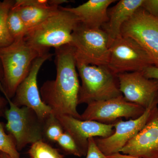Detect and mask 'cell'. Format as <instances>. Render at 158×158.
<instances>
[{
  "mask_svg": "<svg viewBox=\"0 0 158 158\" xmlns=\"http://www.w3.org/2000/svg\"><path fill=\"white\" fill-rule=\"evenodd\" d=\"M56 76L40 88L42 101L56 115H66L81 119L77 110L80 85L73 48L68 44L55 48Z\"/></svg>",
  "mask_w": 158,
  "mask_h": 158,
  "instance_id": "cell-1",
  "label": "cell"
},
{
  "mask_svg": "<svg viewBox=\"0 0 158 158\" xmlns=\"http://www.w3.org/2000/svg\"><path fill=\"white\" fill-rule=\"evenodd\" d=\"M45 53L27 43L24 38L0 48L3 69V80L0 83L1 93L11 99L13 98L18 87L28 75L34 60Z\"/></svg>",
  "mask_w": 158,
  "mask_h": 158,
  "instance_id": "cell-2",
  "label": "cell"
},
{
  "mask_svg": "<svg viewBox=\"0 0 158 158\" xmlns=\"http://www.w3.org/2000/svg\"><path fill=\"white\" fill-rule=\"evenodd\" d=\"M80 23L78 18L60 6L58 11L39 25L29 30L24 40L43 53L69 44L73 32Z\"/></svg>",
  "mask_w": 158,
  "mask_h": 158,
  "instance_id": "cell-3",
  "label": "cell"
},
{
  "mask_svg": "<svg viewBox=\"0 0 158 158\" xmlns=\"http://www.w3.org/2000/svg\"><path fill=\"white\" fill-rule=\"evenodd\" d=\"M77 70L81 80L78 104H89L123 95L117 75L107 65H95L77 61Z\"/></svg>",
  "mask_w": 158,
  "mask_h": 158,
  "instance_id": "cell-4",
  "label": "cell"
},
{
  "mask_svg": "<svg viewBox=\"0 0 158 158\" xmlns=\"http://www.w3.org/2000/svg\"><path fill=\"white\" fill-rule=\"evenodd\" d=\"M108 67L115 74L143 71L149 66L158 67L155 59L135 40L121 36L111 44Z\"/></svg>",
  "mask_w": 158,
  "mask_h": 158,
  "instance_id": "cell-5",
  "label": "cell"
},
{
  "mask_svg": "<svg viewBox=\"0 0 158 158\" xmlns=\"http://www.w3.org/2000/svg\"><path fill=\"white\" fill-rule=\"evenodd\" d=\"M3 94L9 106L5 113L7 121L6 128L14 138L17 150L20 151L27 144L44 141V122L34 110L27 107L17 106L11 99Z\"/></svg>",
  "mask_w": 158,
  "mask_h": 158,
  "instance_id": "cell-6",
  "label": "cell"
},
{
  "mask_svg": "<svg viewBox=\"0 0 158 158\" xmlns=\"http://www.w3.org/2000/svg\"><path fill=\"white\" fill-rule=\"evenodd\" d=\"M107 34L102 28L90 29L79 23L72 34L70 44L77 61L95 65H107L110 56Z\"/></svg>",
  "mask_w": 158,
  "mask_h": 158,
  "instance_id": "cell-7",
  "label": "cell"
},
{
  "mask_svg": "<svg viewBox=\"0 0 158 158\" xmlns=\"http://www.w3.org/2000/svg\"><path fill=\"white\" fill-rule=\"evenodd\" d=\"M145 110L139 105L127 101L121 95L107 100L90 103L81 114L80 120L114 124L123 117L131 119L138 118Z\"/></svg>",
  "mask_w": 158,
  "mask_h": 158,
  "instance_id": "cell-8",
  "label": "cell"
},
{
  "mask_svg": "<svg viewBox=\"0 0 158 158\" xmlns=\"http://www.w3.org/2000/svg\"><path fill=\"white\" fill-rule=\"evenodd\" d=\"M52 56L53 54L48 52L34 60L28 75L18 86L11 100L17 106L27 107L34 110L38 118L43 122L52 111L42 101L37 86V75L44 63Z\"/></svg>",
  "mask_w": 158,
  "mask_h": 158,
  "instance_id": "cell-9",
  "label": "cell"
},
{
  "mask_svg": "<svg viewBox=\"0 0 158 158\" xmlns=\"http://www.w3.org/2000/svg\"><path fill=\"white\" fill-rule=\"evenodd\" d=\"M119 89L127 101L144 109L158 105V80L150 79L142 71L117 75Z\"/></svg>",
  "mask_w": 158,
  "mask_h": 158,
  "instance_id": "cell-10",
  "label": "cell"
},
{
  "mask_svg": "<svg viewBox=\"0 0 158 158\" xmlns=\"http://www.w3.org/2000/svg\"><path fill=\"white\" fill-rule=\"evenodd\" d=\"M121 36L139 43L155 59L158 66V17L140 8L122 26Z\"/></svg>",
  "mask_w": 158,
  "mask_h": 158,
  "instance_id": "cell-11",
  "label": "cell"
},
{
  "mask_svg": "<svg viewBox=\"0 0 158 158\" xmlns=\"http://www.w3.org/2000/svg\"><path fill=\"white\" fill-rule=\"evenodd\" d=\"M157 105L147 108L142 115L136 119L128 121L119 119L113 124L114 132L107 138L94 139L98 147L106 156L120 152L128 142L144 127L153 108Z\"/></svg>",
  "mask_w": 158,
  "mask_h": 158,
  "instance_id": "cell-12",
  "label": "cell"
},
{
  "mask_svg": "<svg viewBox=\"0 0 158 158\" xmlns=\"http://www.w3.org/2000/svg\"><path fill=\"white\" fill-rule=\"evenodd\" d=\"M64 131L74 139L83 156L88 151L89 138H107L114 132V125L106 124L92 120H81L69 115H56Z\"/></svg>",
  "mask_w": 158,
  "mask_h": 158,
  "instance_id": "cell-13",
  "label": "cell"
},
{
  "mask_svg": "<svg viewBox=\"0 0 158 158\" xmlns=\"http://www.w3.org/2000/svg\"><path fill=\"white\" fill-rule=\"evenodd\" d=\"M120 152L141 158H158V108H153L146 124Z\"/></svg>",
  "mask_w": 158,
  "mask_h": 158,
  "instance_id": "cell-14",
  "label": "cell"
},
{
  "mask_svg": "<svg viewBox=\"0 0 158 158\" xmlns=\"http://www.w3.org/2000/svg\"><path fill=\"white\" fill-rule=\"evenodd\" d=\"M143 2V0H121L108 10L109 20L102 27L107 34L109 48L121 37L122 26L141 8Z\"/></svg>",
  "mask_w": 158,
  "mask_h": 158,
  "instance_id": "cell-15",
  "label": "cell"
},
{
  "mask_svg": "<svg viewBox=\"0 0 158 158\" xmlns=\"http://www.w3.org/2000/svg\"><path fill=\"white\" fill-rule=\"evenodd\" d=\"M115 0H90L75 8H65L78 18L80 23L90 29H98L108 21V8Z\"/></svg>",
  "mask_w": 158,
  "mask_h": 158,
  "instance_id": "cell-16",
  "label": "cell"
},
{
  "mask_svg": "<svg viewBox=\"0 0 158 158\" xmlns=\"http://www.w3.org/2000/svg\"><path fill=\"white\" fill-rule=\"evenodd\" d=\"M60 6H52L45 8L14 5L12 9L17 11L29 31L55 14L58 11Z\"/></svg>",
  "mask_w": 158,
  "mask_h": 158,
  "instance_id": "cell-17",
  "label": "cell"
},
{
  "mask_svg": "<svg viewBox=\"0 0 158 158\" xmlns=\"http://www.w3.org/2000/svg\"><path fill=\"white\" fill-rule=\"evenodd\" d=\"M15 3L14 0L0 1V48L8 46L14 41L8 31L7 20Z\"/></svg>",
  "mask_w": 158,
  "mask_h": 158,
  "instance_id": "cell-18",
  "label": "cell"
},
{
  "mask_svg": "<svg viewBox=\"0 0 158 158\" xmlns=\"http://www.w3.org/2000/svg\"><path fill=\"white\" fill-rule=\"evenodd\" d=\"M8 31L14 40L24 38L28 31L17 11L11 8L7 20Z\"/></svg>",
  "mask_w": 158,
  "mask_h": 158,
  "instance_id": "cell-19",
  "label": "cell"
},
{
  "mask_svg": "<svg viewBox=\"0 0 158 158\" xmlns=\"http://www.w3.org/2000/svg\"><path fill=\"white\" fill-rule=\"evenodd\" d=\"M28 153L31 158H64L58 150L43 141L32 144Z\"/></svg>",
  "mask_w": 158,
  "mask_h": 158,
  "instance_id": "cell-20",
  "label": "cell"
},
{
  "mask_svg": "<svg viewBox=\"0 0 158 158\" xmlns=\"http://www.w3.org/2000/svg\"><path fill=\"white\" fill-rule=\"evenodd\" d=\"M64 131L56 115L52 113L44 121V138L51 142H56Z\"/></svg>",
  "mask_w": 158,
  "mask_h": 158,
  "instance_id": "cell-21",
  "label": "cell"
},
{
  "mask_svg": "<svg viewBox=\"0 0 158 158\" xmlns=\"http://www.w3.org/2000/svg\"><path fill=\"white\" fill-rule=\"evenodd\" d=\"M0 152L10 158H20L13 137L5 132L2 123L0 122Z\"/></svg>",
  "mask_w": 158,
  "mask_h": 158,
  "instance_id": "cell-22",
  "label": "cell"
},
{
  "mask_svg": "<svg viewBox=\"0 0 158 158\" xmlns=\"http://www.w3.org/2000/svg\"><path fill=\"white\" fill-rule=\"evenodd\" d=\"M56 142L59 147L66 153L80 157L83 156L73 138L68 133L64 131L58 138Z\"/></svg>",
  "mask_w": 158,
  "mask_h": 158,
  "instance_id": "cell-23",
  "label": "cell"
},
{
  "mask_svg": "<svg viewBox=\"0 0 158 158\" xmlns=\"http://www.w3.org/2000/svg\"><path fill=\"white\" fill-rule=\"evenodd\" d=\"M88 151L86 154V158H109L105 155L96 144L94 138L88 139Z\"/></svg>",
  "mask_w": 158,
  "mask_h": 158,
  "instance_id": "cell-24",
  "label": "cell"
},
{
  "mask_svg": "<svg viewBox=\"0 0 158 158\" xmlns=\"http://www.w3.org/2000/svg\"><path fill=\"white\" fill-rule=\"evenodd\" d=\"M15 6H29L40 8H49L52 7L50 0H16Z\"/></svg>",
  "mask_w": 158,
  "mask_h": 158,
  "instance_id": "cell-25",
  "label": "cell"
},
{
  "mask_svg": "<svg viewBox=\"0 0 158 158\" xmlns=\"http://www.w3.org/2000/svg\"><path fill=\"white\" fill-rule=\"evenodd\" d=\"M141 8L151 15L158 18V0H143Z\"/></svg>",
  "mask_w": 158,
  "mask_h": 158,
  "instance_id": "cell-26",
  "label": "cell"
},
{
  "mask_svg": "<svg viewBox=\"0 0 158 158\" xmlns=\"http://www.w3.org/2000/svg\"><path fill=\"white\" fill-rule=\"evenodd\" d=\"M146 77L158 80V67L154 65L149 66L142 71Z\"/></svg>",
  "mask_w": 158,
  "mask_h": 158,
  "instance_id": "cell-27",
  "label": "cell"
},
{
  "mask_svg": "<svg viewBox=\"0 0 158 158\" xmlns=\"http://www.w3.org/2000/svg\"><path fill=\"white\" fill-rule=\"evenodd\" d=\"M9 103L6 98L0 95V116H2L4 113L5 114V111L7 109H6V106Z\"/></svg>",
  "mask_w": 158,
  "mask_h": 158,
  "instance_id": "cell-28",
  "label": "cell"
},
{
  "mask_svg": "<svg viewBox=\"0 0 158 158\" xmlns=\"http://www.w3.org/2000/svg\"><path fill=\"white\" fill-rule=\"evenodd\" d=\"M107 156L109 158H141L129 155L121 154L119 152L108 156Z\"/></svg>",
  "mask_w": 158,
  "mask_h": 158,
  "instance_id": "cell-29",
  "label": "cell"
},
{
  "mask_svg": "<svg viewBox=\"0 0 158 158\" xmlns=\"http://www.w3.org/2000/svg\"><path fill=\"white\" fill-rule=\"evenodd\" d=\"M3 78V69L2 65V63L0 61V83L2 82V81ZM1 91L0 90V95H1Z\"/></svg>",
  "mask_w": 158,
  "mask_h": 158,
  "instance_id": "cell-30",
  "label": "cell"
},
{
  "mask_svg": "<svg viewBox=\"0 0 158 158\" xmlns=\"http://www.w3.org/2000/svg\"><path fill=\"white\" fill-rule=\"evenodd\" d=\"M2 154L3 158H10L9 156L7 155L6 154L3 153L2 152Z\"/></svg>",
  "mask_w": 158,
  "mask_h": 158,
  "instance_id": "cell-31",
  "label": "cell"
},
{
  "mask_svg": "<svg viewBox=\"0 0 158 158\" xmlns=\"http://www.w3.org/2000/svg\"><path fill=\"white\" fill-rule=\"evenodd\" d=\"M0 158H3L2 152H0Z\"/></svg>",
  "mask_w": 158,
  "mask_h": 158,
  "instance_id": "cell-32",
  "label": "cell"
},
{
  "mask_svg": "<svg viewBox=\"0 0 158 158\" xmlns=\"http://www.w3.org/2000/svg\"></svg>",
  "mask_w": 158,
  "mask_h": 158,
  "instance_id": "cell-33",
  "label": "cell"
},
{
  "mask_svg": "<svg viewBox=\"0 0 158 158\" xmlns=\"http://www.w3.org/2000/svg\"><path fill=\"white\" fill-rule=\"evenodd\" d=\"M9 158H10V157H9Z\"/></svg>",
  "mask_w": 158,
  "mask_h": 158,
  "instance_id": "cell-34",
  "label": "cell"
}]
</instances>
